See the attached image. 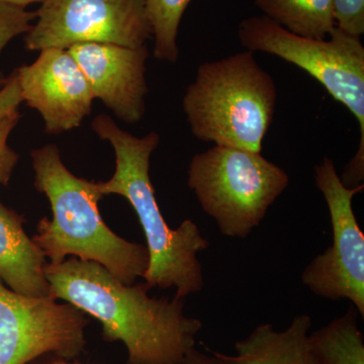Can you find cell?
<instances>
[{
    "mask_svg": "<svg viewBox=\"0 0 364 364\" xmlns=\"http://www.w3.org/2000/svg\"><path fill=\"white\" fill-rule=\"evenodd\" d=\"M50 298L100 321L107 342H122L126 364H184L203 324L184 314V299L151 298L144 284H124L93 261L48 262Z\"/></svg>",
    "mask_w": 364,
    "mask_h": 364,
    "instance_id": "1",
    "label": "cell"
},
{
    "mask_svg": "<svg viewBox=\"0 0 364 364\" xmlns=\"http://www.w3.org/2000/svg\"><path fill=\"white\" fill-rule=\"evenodd\" d=\"M92 129L102 140L109 141L116 154V170L109 181L97 182L102 196L126 198L135 210L142 227L149 265L144 275L146 286L176 287V296L186 299L203 287V268L198 254L208 247L200 229L191 220L171 229L158 205L150 178V158L159 145L156 132L136 136L122 130L112 117L100 114Z\"/></svg>",
    "mask_w": 364,
    "mask_h": 364,
    "instance_id": "2",
    "label": "cell"
},
{
    "mask_svg": "<svg viewBox=\"0 0 364 364\" xmlns=\"http://www.w3.org/2000/svg\"><path fill=\"white\" fill-rule=\"evenodd\" d=\"M35 188L51 205L53 218H43L33 241L51 263L67 256L102 265L124 284L144 277L149 253L142 244L124 240L105 225L97 182L72 174L54 144L32 152Z\"/></svg>",
    "mask_w": 364,
    "mask_h": 364,
    "instance_id": "3",
    "label": "cell"
},
{
    "mask_svg": "<svg viewBox=\"0 0 364 364\" xmlns=\"http://www.w3.org/2000/svg\"><path fill=\"white\" fill-rule=\"evenodd\" d=\"M277 98L272 75L245 51L200 65L182 107L198 140L261 153Z\"/></svg>",
    "mask_w": 364,
    "mask_h": 364,
    "instance_id": "4",
    "label": "cell"
},
{
    "mask_svg": "<svg viewBox=\"0 0 364 364\" xmlns=\"http://www.w3.org/2000/svg\"><path fill=\"white\" fill-rule=\"evenodd\" d=\"M328 37L294 35L264 16L246 18L238 26L239 41L247 51L274 55L308 72L358 119V150L340 176L345 186L353 188L363 184L364 177V47L360 38L337 26Z\"/></svg>",
    "mask_w": 364,
    "mask_h": 364,
    "instance_id": "5",
    "label": "cell"
},
{
    "mask_svg": "<svg viewBox=\"0 0 364 364\" xmlns=\"http://www.w3.org/2000/svg\"><path fill=\"white\" fill-rule=\"evenodd\" d=\"M188 182L224 236L246 238L286 191L289 177L261 153L215 145L193 157Z\"/></svg>",
    "mask_w": 364,
    "mask_h": 364,
    "instance_id": "6",
    "label": "cell"
},
{
    "mask_svg": "<svg viewBox=\"0 0 364 364\" xmlns=\"http://www.w3.org/2000/svg\"><path fill=\"white\" fill-rule=\"evenodd\" d=\"M26 33L30 51L85 43L140 48L153 37L145 0H44Z\"/></svg>",
    "mask_w": 364,
    "mask_h": 364,
    "instance_id": "7",
    "label": "cell"
},
{
    "mask_svg": "<svg viewBox=\"0 0 364 364\" xmlns=\"http://www.w3.org/2000/svg\"><path fill=\"white\" fill-rule=\"evenodd\" d=\"M315 181L324 196L331 218L333 244L314 258L301 274V282L322 298L348 299L364 317V235L352 200L364 186L346 188L331 158L315 168Z\"/></svg>",
    "mask_w": 364,
    "mask_h": 364,
    "instance_id": "8",
    "label": "cell"
},
{
    "mask_svg": "<svg viewBox=\"0 0 364 364\" xmlns=\"http://www.w3.org/2000/svg\"><path fill=\"white\" fill-rule=\"evenodd\" d=\"M88 323L70 304L23 296L0 279V364H28L49 355L73 360L85 351Z\"/></svg>",
    "mask_w": 364,
    "mask_h": 364,
    "instance_id": "9",
    "label": "cell"
},
{
    "mask_svg": "<svg viewBox=\"0 0 364 364\" xmlns=\"http://www.w3.org/2000/svg\"><path fill=\"white\" fill-rule=\"evenodd\" d=\"M14 73L23 102L40 112L47 133L73 130L90 116L95 97L68 50H42L33 64L21 66Z\"/></svg>",
    "mask_w": 364,
    "mask_h": 364,
    "instance_id": "10",
    "label": "cell"
},
{
    "mask_svg": "<svg viewBox=\"0 0 364 364\" xmlns=\"http://www.w3.org/2000/svg\"><path fill=\"white\" fill-rule=\"evenodd\" d=\"M92 92L119 119L140 122L145 114L147 47L128 48L102 43H85L68 49Z\"/></svg>",
    "mask_w": 364,
    "mask_h": 364,
    "instance_id": "11",
    "label": "cell"
},
{
    "mask_svg": "<svg viewBox=\"0 0 364 364\" xmlns=\"http://www.w3.org/2000/svg\"><path fill=\"white\" fill-rule=\"evenodd\" d=\"M23 222L21 215L0 202V279L23 296L50 298L47 258L26 233Z\"/></svg>",
    "mask_w": 364,
    "mask_h": 364,
    "instance_id": "12",
    "label": "cell"
},
{
    "mask_svg": "<svg viewBox=\"0 0 364 364\" xmlns=\"http://www.w3.org/2000/svg\"><path fill=\"white\" fill-rule=\"evenodd\" d=\"M312 318L299 315L284 331L261 324L235 344L236 355L213 352L224 364H318L309 344Z\"/></svg>",
    "mask_w": 364,
    "mask_h": 364,
    "instance_id": "13",
    "label": "cell"
},
{
    "mask_svg": "<svg viewBox=\"0 0 364 364\" xmlns=\"http://www.w3.org/2000/svg\"><path fill=\"white\" fill-rule=\"evenodd\" d=\"M258 9L289 32L325 40L335 28L333 0H254Z\"/></svg>",
    "mask_w": 364,
    "mask_h": 364,
    "instance_id": "14",
    "label": "cell"
},
{
    "mask_svg": "<svg viewBox=\"0 0 364 364\" xmlns=\"http://www.w3.org/2000/svg\"><path fill=\"white\" fill-rule=\"evenodd\" d=\"M358 315V310L350 306L345 315L309 334L311 351L318 364H364Z\"/></svg>",
    "mask_w": 364,
    "mask_h": 364,
    "instance_id": "15",
    "label": "cell"
},
{
    "mask_svg": "<svg viewBox=\"0 0 364 364\" xmlns=\"http://www.w3.org/2000/svg\"><path fill=\"white\" fill-rule=\"evenodd\" d=\"M191 0H145L146 11L155 39V58L176 63L178 59L177 33Z\"/></svg>",
    "mask_w": 364,
    "mask_h": 364,
    "instance_id": "16",
    "label": "cell"
},
{
    "mask_svg": "<svg viewBox=\"0 0 364 364\" xmlns=\"http://www.w3.org/2000/svg\"><path fill=\"white\" fill-rule=\"evenodd\" d=\"M36 13L11 6H0V54L6 46L16 36L28 33L32 28ZM6 80L0 73V90Z\"/></svg>",
    "mask_w": 364,
    "mask_h": 364,
    "instance_id": "17",
    "label": "cell"
},
{
    "mask_svg": "<svg viewBox=\"0 0 364 364\" xmlns=\"http://www.w3.org/2000/svg\"><path fill=\"white\" fill-rule=\"evenodd\" d=\"M18 109L0 114V184L6 186L18 162V155L9 146V136L20 121Z\"/></svg>",
    "mask_w": 364,
    "mask_h": 364,
    "instance_id": "18",
    "label": "cell"
},
{
    "mask_svg": "<svg viewBox=\"0 0 364 364\" xmlns=\"http://www.w3.org/2000/svg\"><path fill=\"white\" fill-rule=\"evenodd\" d=\"M335 26L360 38L364 33V0H333Z\"/></svg>",
    "mask_w": 364,
    "mask_h": 364,
    "instance_id": "19",
    "label": "cell"
},
{
    "mask_svg": "<svg viewBox=\"0 0 364 364\" xmlns=\"http://www.w3.org/2000/svg\"><path fill=\"white\" fill-rule=\"evenodd\" d=\"M23 97L18 85V78L16 73L7 79L6 85L0 90V114H6L7 112L18 109Z\"/></svg>",
    "mask_w": 364,
    "mask_h": 364,
    "instance_id": "20",
    "label": "cell"
},
{
    "mask_svg": "<svg viewBox=\"0 0 364 364\" xmlns=\"http://www.w3.org/2000/svg\"><path fill=\"white\" fill-rule=\"evenodd\" d=\"M184 364H224L217 356L213 354V356L203 354L202 352L196 350V348L191 349L186 355V363Z\"/></svg>",
    "mask_w": 364,
    "mask_h": 364,
    "instance_id": "21",
    "label": "cell"
},
{
    "mask_svg": "<svg viewBox=\"0 0 364 364\" xmlns=\"http://www.w3.org/2000/svg\"><path fill=\"white\" fill-rule=\"evenodd\" d=\"M33 2H44V0H0V6L4 4V6H11L25 9L26 6L33 4Z\"/></svg>",
    "mask_w": 364,
    "mask_h": 364,
    "instance_id": "22",
    "label": "cell"
},
{
    "mask_svg": "<svg viewBox=\"0 0 364 364\" xmlns=\"http://www.w3.org/2000/svg\"><path fill=\"white\" fill-rule=\"evenodd\" d=\"M33 364H80L77 363H70V360L66 359L57 358V356L49 355V358L45 359H37L33 361Z\"/></svg>",
    "mask_w": 364,
    "mask_h": 364,
    "instance_id": "23",
    "label": "cell"
}]
</instances>
